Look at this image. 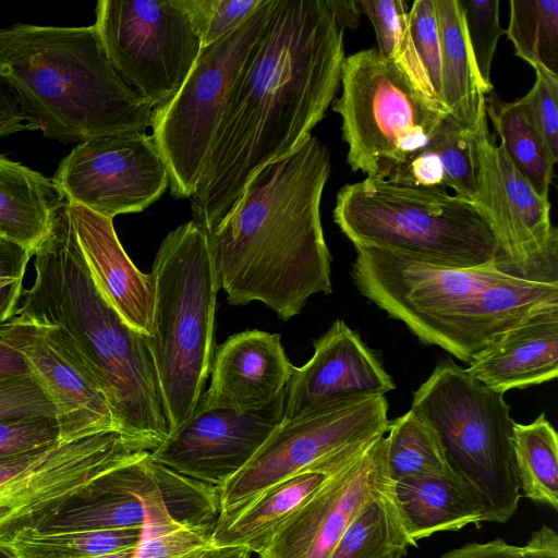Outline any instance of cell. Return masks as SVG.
<instances>
[{
    "label": "cell",
    "mask_w": 558,
    "mask_h": 558,
    "mask_svg": "<svg viewBox=\"0 0 558 558\" xmlns=\"http://www.w3.org/2000/svg\"><path fill=\"white\" fill-rule=\"evenodd\" d=\"M392 488L361 510L328 558H403L417 546L404 529Z\"/></svg>",
    "instance_id": "30"
},
{
    "label": "cell",
    "mask_w": 558,
    "mask_h": 558,
    "mask_svg": "<svg viewBox=\"0 0 558 558\" xmlns=\"http://www.w3.org/2000/svg\"><path fill=\"white\" fill-rule=\"evenodd\" d=\"M410 410L434 429L449 466L485 498L493 521L505 523L512 518L521 492L513 448L515 422L504 393L446 359L414 391Z\"/></svg>",
    "instance_id": "8"
},
{
    "label": "cell",
    "mask_w": 558,
    "mask_h": 558,
    "mask_svg": "<svg viewBox=\"0 0 558 558\" xmlns=\"http://www.w3.org/2000/svg\"><path fill=\"white\" fill-rule=\"evenodd\" d=\"M202 47L243 24L264 0H181Z\"/></svg>",
    "instance_id": "37"
},
{
    "label": "cell",
    "mask_w": 558,
    "mask_h": 558,
    "mask_svg": "<svg viewBox=\"0 0 558 558\" xmlns=\"http://www.w3.org/2000/svg\"><path fill=\"white\" fill-rule=\"evenodd\" d=\"M0 558H15L12 550L8 548H0Z\"/></svg>",
    "instance_id": "50"
},
{
    "label": "cell",
    "mask_w": 558,
    "mask_h": 558,
    "mask_svg": "<svg viewBox=\"0 0 558 558\" xmlns=\"http://www.w3.org/2000/svg\"><path fill=\"white\" fill-rule=\"evenodd\" d=\"M513 448L524 497L557 511L558 436L544 413L532 423H515Z\"/></svg>",
    "instance_id": "31"
},
{
    "label": "cell",
    "mask_w": 558,
    "mask_h": 558,
    "mask_svg": "<svg viewBox=\"0 0 558 558\" xmlns=\"http://www.w3.org/2000/svg\"><path fill=\"white\" fill-rule=\"evenodd\" d=\"M32 375L24 356L0 338V381Z\"/></svg>",
    "instance_id": "46"
},
{
    "label": "cell",
    "mask_w": 558,
    "mask_h": 558,
    "mask_svg": "<svg viewBox=\"0 0 558 558\" xmlns=\"http://www.w3.org/2000/svg\"><path fill=\"white\" fill-rule=\"evenodd\" d=\"M485 120L476 131L478 204L497 241L495 267L539 283H558V230L548 198L530 183L496 145Z\"/></svg>",
    "instance_id": "14"
},
{
    "label": "cell",
    "mask_w": 558,
    "mask_h": 558,
    "mask_svg": "<svg viewBox=\"0 0 558 558\" xmlns=\"http://www.w3.org/2000/svg\"><path fill=\"white\" fill-rule=\"evenodd\" d=\"M51 180L66 202L113 219L158 201L169 172L151 135L124 132L78 143Z\"/></svg>",
    "instance_id": "15"
},
{
    "label": "cell",
    "mask_w": 558,
    "mask_h": 558,
    "mask_svg": "<svg viewBox=\"0 0 558 558\" xmlns=\"http://www.w3.org/2000/svg\"><path fill=\"white\" fill-rule=\"evenodd\" d=\"M313 356L294 366L286 387L283 422L326 405L385 396L396 385L361 337L342 319L314 341Z\"/></svg>",
    "instance_id": "19"
},
{
    "label": "cell",
    "mask_w": 558,
    "mask_h": 558,
    "mask_svg": "<svg viewBox=\"0 0 558 558\" xmlns=\"http://www.w3.org/2000/svg\"><path fill=\"white\" fill-rule=\"evenodd\" d=\"M31 257L33 255L22 245L0 238V324L8 322L19 306Z\"/></svg>",
    "instance_id": "42"
},
{
    "label": "cell",
    "mask_w": 558,
    "mask_h": 558,
    "mask_svg": "<svg viewBox=\"0 0 558 558\" xmlns=\"http://www.w3.org/2000/svg\"><path fill=\"white\" fill-rule=\"evenodd\" d=\"M0 76L28 130L61 143L150 126L154 107L110 62L95 25L0 28Z\"/></svg>",
    "instance_id": "5"
},
{
    "label": "cell",
    "mask_w": 558,
    "mask_h": 558,
    "mask_svg": "<svg viewBox=\"0 0 558 558\" xmlns=\"http://www.w3.org/2000/svg\"><path fill=\"white\" fill-rule=\"evenodd\" d=\"M275 0L240 26L202 47L187 77L165 105L154 108V142L175 198L194 195L229 96L270 19Z\"/></svg>",
    "instance_id": "10"
},
{
    "label": "cell",
    "mask_w": 558,
    "mask_h": 558,
    "mask_svg": "<svg viewBox=\"0 0 558 558\" xmlns=\"http://www.w3.org/2000/svg\"><path fill=\"white\" fill-rule=\"evenodd\" d=\"M344 29L331 0H275L191 197L193 220L208 233L255 172L294 151L323 120L340 86Z\"/></svg>",
    "instance_id": "1"
},
{
    "label": "cell",
    "mask_w": 558,
    "mask_h": 558,
    "mask_svg": "<svg viewBox=\"0 0 558 558\" xmlns=\"http://www.w3.org/2000/svg\"><path fill=\"white\" fill-rule=\"evenodd\" d=\"M506 35L515 56L558 76V0H511Z\"/></svg>",
    "instance_id": "32"
},
{
    "label": "cell",
    "mask_w": 558,
    "mask_h": 558,
    "mask_svg": "<svg viewBox=\"0 0 558 558\" xmlns=\"http://www.w3.org/2000/svg\"><path fill=\"white\" fill-rule=\"evenodd\" d=\"M333 220L354 246L435 265L476 267L494 263L497 253L481 205L446 191L365 178L339 190Z\"/></svg>",
    "instance_id": "7"
},
{
    "label": "cell",
    "mask_w": 558,
    "mask_h": 558,
    "mask_svg": "<svg viewBox=\"0 0 558 558\" xmlns=\"http://www.w3.org/2000/svg\"><path fill=\"white\" fill-rule=\"evenodd\" d=\"M521 546L511 545L500 537L485 543H468L439 558H519Z\"/></svg>",
    "instance_id": "43"
},
{
    "label": "cell",
    "mask_w": 558,
    "mask_h": 558,
    "mask_svg": "<svg viewBox=\"0 0 558 558\" xmlns=\"http://www.w3.org/2000/svg\"><path fill=\"white\" fill-rule=\"evenodd\" d=\"M534 70V85L517 101L558 161V76L539 68Z\"/></svg>",
    "instance_id": "39"
},
{
    "label": "cell",
    "mask_w": 558,
    "mask_h": 558,
    "mask_svg": "<svg viewBox=\"0 0 558 558\" xmlns=\"http://www.w3.org/2000/svg\"><path fill=\"white\" fill-rule=\"evenodd\" d=\"M340 83L332 110L342 120L347 161L366 178L386 180L423 150L449 116L375 48L345 57Z\"/></svg>",
    "instance_id": "9"
},
{
    "label": "cell",
    "mask_w": 558,
    "mask_h": 558,
    "mask_svg": "<svg viewBox=\"0 0 558 558\" xmlns=\"http://www.w3.org/2000/svg\"><path fill=\"white\" fill-rule=\"evenodd\" d=\"M284 402L286 388L268 405L245 413L198 403L149 457L181 475L220 487L283 422Z\"/></svg>",
    "instance_id": "16"
},
{
    "label": "cell",
    "mask_w": 558,
    "mask_h": 558,
    "mask_svg": "<svg viewBox=\"0 0 558 558\" xmlns=\"http://www.w3.org/2000/svg\"><path fill=\"white\" fill-rule=\"evenodd\" d=\"M24 122L25 120L14 93L0 76V137L28 130Z\"/></svg>",
    "instance_id": "44"
},
{
    "label": "cell",
    "mask_w": 558,
    "mask_h": 558,
    "mask_svg": "<svg viewBox=\"0 0 558 558\" xmlns=\"http://www.w3.org/2000/svg\"><path fill=\"white\" fill-rule=\"evenodd\" d=\"M485 112L500 137V146L537 195L548 198L557 160L524 116L518 101L485 97Z\"/></svg>",
    "instance_id": "29"
},
{
    "label": "cell",
    "mask_w": 558,
    "mask_h": 558,
    "mask_svg": "<svg viewBox=\"0 0 558 558\" xmlns=\"http://www.w3.org/2000/svg\"><path fill=\"white\" fill-rule=\"evenodd\" d=\"M35 280L9 320L56 325L96 377L120 430L153 449L168 435L146 336L131 328L97 288L80 251L66 203L37 246Z\"/></svg>",
    "instance_id": "3"
},
{
    "label": "cell",
    "mask_w": 558,
    "mask_h": 558,
    "mask_svg": "<svg viewBox=\"0 0 558 558\" xmlns=\"http://www.w3.org/2000/svg\"><path fill=\"white\" fill-rule=\"evenodd\" d=\"M138 527L60 532L24 533L10 549L15 558H92L134 549L141 538Z\"/></svg>",
    "instance_id": "34"
},
{
    "label": "cell",
    "mask_w": 558,
    "mask_h": 558,
    "mask_svg": "<svg viewBox=\"0 0 558 558\" xmlns=\"http://www.w3.org/2000/svg\"><path fill=\"white\" fill-rule=\"evenodd\" d=\"M208 558H251L245 548H215Z\"/></svg>",
    "instance_id": "48"
},
{
    "label": "cell",
    "mask_w": 558,
    "mask_h": 558,
    "mask_svg": "<svg viewBox=\"0 0 558 558\" xmlns=\"http://www.w3.org/2000/svg\"><path fill=\"white\" fill-rule=\"evenodd\" d=\"M66 211L97 288L131 328L148 336L154 298L150 275L132 263L111 218L70 202Z\"/></svg>",
    "instance_id": "21"
},
{
    "label": "cell",
    "mask_w": 558,
    "mask_h": 558,
    "mask_svg": "<svg viewBox=\"0 0 558 558\" xmlns=\"http://www.w3.org/2000/svg\"><path fill=\"white\" fill-rule=\"evenodd\" d=\"M51 179L0 155V234L34 255L65 204Z\"/></svg>",
    "instance_id": "26"
},
{
    "label": "cell",
    "mask_w": 558,
    "mask_h": 558,
    "mask_svg": "<svg viewBox=\"0 0 558 558\" xmlns=\"http://www.w3.org/2000/svg\"><path fill=\"white\" fill-rule=\"evenodd\" d=\"M134 549H126V550H122V551H118V553H113V554H109V555L92 557V558H131Z\"/></svg>",
    "instance_id": "49"
},
{
    "label": "cell",
    "mask_w": 558,
    "mask_h": 558,
    "mask_svg": "<svg viewBox=\"0 0 558 558\" xmlns=\"http://www.w3.org/2000/svg\"><path fill=\"white\" fill-rule=\"evenodd\" d=\"M0 238H1V234H0Z\"/></svg>",
    "instance_id": "51"
},
{
    "label": "cell",
    "mask_w": 558,
    "mask_h": 558,
    "mask_svg": "<svg viewBox=\"0 0 558 558\" xmlns=\"http://www.w3.org/2000/svg\"><path fill=\"white\" fill-rule=\"evenodd\" d=\"M351 276L360 293L424 343L471 363L506 331L558 308V283L519 279L494 263L435 265L372 246H354Z\"/></svg>",
    "instance_id": "4"
},
{
    "label": "cell",
    "mask_w": 558,
    "mask_h": 558,
    "mask_svg": "<svg viewBox=\"0 0 558 558\" xmlns=\"http://www.w3.org/2000/svg\"><path fill=\"white\" fill-rule=\"evenodd\" d=\"M153 450L119 429H102L1 459L0 548L10 549L101 475Z\"/></svg>",
    "instance_id": "11"
},
{
    "label": "cell",
    "mask_w": 558,
    "mask_h": 558,
    "mask_svg": "<svg viewBox=\"0 0 558 558\" xmlns=\"http://www.w3.org/2000/svg\"><path fill=\"white\" fill-rule=\"evenodd\" d=\"M293 367L280 335L234 333L215 350L210 384L198 403L239 413L262 409L287 387Z\"/></svg>",
    "instance_id": "20"
},
{
    "label": "cell",
    "mask_w": 558,
    "mask_h": 558,
    "mask_svg": "<svg viewBox=\"0 0 558 558\" xmlns=\"http://www.w3.org/2000/svg\"><path fill=\"white\" fill-rule=\"evenodd\" d=\"M153 313L146 336L168 433L194 413L215 354V314L220 290L208 232L182 223L160 243L151 271Z\"/></svg>",
    "instance_id": "6"
},
{
    "label": "cell",
    "mask_w": 558,
    "mask_h": 558,
    "mask_svg": "<svg viewBox=\"0 0 558 558\" xmlns=\"http://www.w3.org/2000/svg\"><path fill=\"white\" fill-rule=\"evenodd\" d=\"M519 558H558V535L548 525L534 531L530 539L521 546Z\"/></svg>",
    "instance_id": "45"
},
{
    "label": "cell",
    "mask_w": 558,
    "mask_h": 558,
    "mask_svg": "<svg viewBox=\"0 0 558 558\" xmlns=\"http://www.w3.org/2000/svg\"><path fill=\"white\" fill-rule=\"evenodd\" d=\"M387 432V468L393 483L450 469L438 436L412 410L389 421Z\"/></svg>",
    "instance_id": "33"
},
{
    "label": "cell",
    "mask_w": 558,
    "mask_h": 558,
    "mask_svg": "<svg viewBox=\"0 0 558 558\" xmlns=\"http://www.w3.org/2000/svg\"><path fill=\"white\" fill-rule=\"evenodd\" d=\"M441 46V99L448 114L470 131L487 120L483 92L458 0H434Z\"/></svg>",
    "instance_id": "27"
},
{
    "label": "cell",
    "mask_w": 558,
    "mask_h": 558,
    "mask_svg": "<svg viewBox=\"0 0 558 558\" xmlns=\"http://www.w3.org/2000/svg\"><path fill=\"white\" fill-rule=\"evenodd\" d=\"M329 474L312 469L302 471L239 507L220 511L210 534L213 546L241 547L258 555L277 529L305 502Z\"/></svg>",
    "instance_id": "24"
},
{
    "label": "cell",
    "mask_w": 558,
    "mask_h": 558,
    "mask_svg": "<svg viewBox=\"0 0 558 558\" xmlns=\"http://www.w3.org/2000/svg\"><path fill=\"white\" fill-rule=\"evenodd\" d=\"M330 170L328 148L310 135L255 172L208 233L219 288L230 304L258 301L288 320L312 295L332 292L320 217Z\"/></svg>",
    "instance_id": "2"
},
{
    "label": "cell",
    "mask_w": 558,
    "mask_h": 558,
    "mask_svg": "<svg viewBox=\"0 0 558 558\" xmlns=\"http://www.w3.org/2000/svg\"><path fill=\"white\" fill-rule=\"evenodd\" d=\"M476 131L466 130L446 116L423 150L386 180L446 192L451 189L453 194L477 203Z\"/></svg>",
    "instance_id": "25"
},
{
    "label": "cell",
    "mask_w": 558,
    "mask_h": 558,
    "mask_svg": "<svg viewBox=\"0 0 558 558\" xmlns=\"http://www.w3.org/2000/svg\"><path fill=\"white\" fill-rule=\"evenodd\" d=\"M385 396L332 403L282 422L255 456L218 487L220 511L312 469L335 472L360 457L388 429Z\"/></svg>",
    "instance_id": "12"
},
{
    "label": "cell",
    "mask_w": 558,
    "mask_h": 558,
    "mask_svg": "<svg viewBox=\"0 0 558 558\" xmlns=\"http://www.w3.org/2000/svg\"><path fill=\"white\" fill-rule=\"evenodd\" d=\"M392 489L404 529L416 545L436 533L494 522L485 498L451 468L401 480Z\"/></svg>",
    "instance_id": "23"
},
{
    "label": "cell",
    "mask_w": 558,
    "mask_h": 558,
    "mask_svg": "<svg viewBox=\"0 0 558 558\" xmlns=\"http://www.w3.org/2000/svg\"><path fill=\"white\" fill-rule=\"evenodd\" d=\"M126 464L92 482L33 532L49 534L142 529L145 505L142 497L128 487L124 472Z\"/></svg>",
    "instance_id": "28"
},
{
    "label": "cell",
    "mask_w": 558,
    "mask_h": 558,
    "mask_svg": "<svg viewBox=\"0 0 558 558\" xmlns=\"http://www.w3.org/2000/svg\"><path fill=\"white\" fill-rule=\"evenodd\" d=\"M94 25L116 71L154 108L177 94L202 48L181 0H100Z\"/></svg>",
    "instance_id": "13"
},
{
    "label": "cell",
    "mask_w": 558,
    "mask_h": 558,
    "mask_svg": "<svg viewBox=\"0 0 558 558\" xmlns=\"http://www.w3.org/2000/svg\"><path fill=\"white\" fill-rule=\"evenodd\" d=\"M393 486L385 436L325 482L271 535L259 558H328L361 510Z\"/></svg>",
    "instance_id": "17"
},
{
    "label": "cell",
    "mask_w": 558,
    "mask_h": 558,
    "mask_svg": "<svg viewBox=\"0 0 558 558\" xmlns=\"http://www.w3.org/2000/svg\"><path fill=\"white\" fill-rule=\"evenodd\" d=\"M408 20L411 39L418 60L437 101L444 107L441 46L434 0H415L408 11Z\"/></svg>",
    "instance_id": "38"
},
{
    "label": "cell",
    "mask_w": 558,
    "mask_h": 558,
    "mask_svg": "<svg viewBox=\"0 0 558 558\" xmlns=\"http://www.w3.org/2000/svg\"><path fill=\"white\" fill-rule=\"evenodd\" d=\"M0 338L26 360L58 412L61 438L119 429L109 402L70 336L56 325L8 320Z\"/></svg>",
    "instance_id": "18"
},
{
    "label": "cell",
    "mask_w": 558,
    "mask_h": 558,
    "mask_svg": "<svg viewBox=\"0 0 558 558\" xmlns=\"http://www.w3.org/2000/svg\"><path fill=\"white\" fill-rule=\"evenodd\" d=\"M60 438L61 428L56 416L0 418V460L32 451Z\"/></svg>",
    "instance_id": "40"
},
{
    "label": "cell",
    "mask_w": 558,
    "mask_h": 558,
    "mask_svg": "<svg viewBox=\"0 0 558 558\" xmlns=\"http://www.w3.org/2000/svg\"><path fill=\"white\" fill-rule=\"evenodd\" d=\"M58 412L33 375L0 381V418Z\"/></svg>",
    "instance_id": "41"
},
{
    "label": "cell",
    "mask_w": 558,
    "mask_h": 558,
    "mask_svg": "<svg viewBox=\"0 0 558 558\" xmlns=\"http://www.w3.org/2000/svg\"><path fill=\"white\" fill-rule=\"evenodd\" d=\"M494 391L504 393L558 376V308L538 313L506 331L466 368Z\"/></svg>",
    "instance_id": "22"
},
{
    "label": "cell",
    "mask_w": 558,
    "mask_h": 558,
    "mask_svg": "<svg viewBox=\"0 0 558 558\" xmlns=\"http://www.w3.org/2000/svg\"><path fill=\"white\" fill-rule=\"evenodd\" d=\"M468 43L485 96L493 90L490 71L498 40L506 29L499 23L498 0H458Z\"/></svg>",
    "instance_id": "36"
},
{
    "label": "cell",
    "mask_w": 558,
    "mask_h": 558,
    "mask_svg": "<svg viewBox=\"0 0 558 558\" xmlns=\"http://www.w3.org/2000/svg\"><path fill=\"white\" fill-rule=\"evenodd\" d=\"M331 5L337 19L344 26V28H354L359 26L360 15L356 1L352 0H331Z\"/></svg>",
    "instance_id": "47"
},
{
    "label": "cell",
    "mask_w": 558,
    "mask_h": 558,
    "mask_svg": "<svg viewBox=\"0 0 558 558\" xmlns=\"http://www.w3.org/2000/svg\"><path fill=\"white\" fill-rule=\"evenodd\" d=\"M356 4L360 12L366 14L374 26L378 53L399 65L424 94L440 105L414 49L405 1L356 0Z\"/></svg>",
    "instance_id": "35"
}]
</instances>
